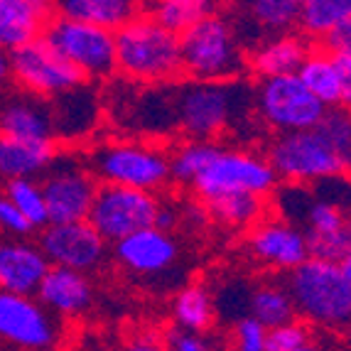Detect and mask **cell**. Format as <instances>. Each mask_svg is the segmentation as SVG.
Returning <instances> with one entry per match:
<instances>
[{
  "mask_svg": "<svg viewBox=\"0 0 351 351\" xmlns=\"http://www.w3.org/2000/svg\"><path fill=\"white\" fill-rule=\"evenodd\" d=\"M287 293L295 315L324 329H344L351 319V258H307L290 270Z\"/></svg>",
  "mask_w": 351,
  "mask_h": 351,
  "instance_id": "6da1fadb",
  "label": "cell"
},
{
  "mask_svg": "<svg viewBox=\"0 0 351 351\" xmlns=\"http://www.w3.org/2000/svg\"><path fill=\"white\" fill-rule=\"evenodd\" d=\"M116 71L138 84H172L182 76L180 35L141 12L113 32Z\"/></svg>",
  "mask_w": 351,
  "mask_h": 351,
  "instance_id": "7a4b0ae2",
  "label": "cell"
},
{
  "mask_svg": "<svg viewBox=\"0 0 351 351\" xmlns=\"http://www.w3.org/2000/svg\"><path fill=\"white\" fill-rule=\"evenodd\" d=\"M253 99L239 82H189L172 88L175 128L189 141H211L231 128L241 116V104Z\"/></svg>",
  "mask_w": 351,
  "mask_h": 351,
  "instance_id": "3957f363",
  "label": "cell"
},
{
  "mask_svg": "<svg viewBox=\"0 0 351 351\" xmlns=\"http://www.w3.org/2000/svg\"><path fill=\"white\" fill-rule=\"evenodd\" d=\"M180 52L182 74L192 82H228L246 69L236 29L217 12L182 32Z\"/></svg>",
  "mask_w": 351,
  "mask_h": 351,
  "instance_id": "277c9868",
  "label": "cell"
},
{
  "mask_svg": "<svg viewBox=\"0 0 351 351\" xmlns=\"http://www.w3.org/2000/svg\"><path fill=\"white\" fill-rule=\"evenodd\" d=\"M88 167L101 184H121L145 192H158L172 180L170 152L138 141L101 143L88 155Z\"/></svg>",
  "mask_w": 351,
  "mask_h": 351,
  "instance_id": "5b68a950",
  "label": "cell"
},
{
  "mask_svg": "<svg viewBox=\"0 0 351 351\" xmlns=\"http://www.w3.org/2000/svg\"><path fill=\"white\" fill-rule=\"evenodd\" d=\"M278 175L270 167L268 158L241 147L217 145L209 162L192 180L189 187L204 202L217 199L223 194H261L268 197L278 189Z\"/></svg>",
  "mask_w": 351,
  "mask_h": 351,
  "instance_id": "8992f818",
  "label": "cell"
},
{
  "mask_svg": "<svg viewBox=\"0 0 351 351\" xmlns=\"http://www.w3.org/2000/svg\"><path fill=\"white\" fill-rule=\"evenodd\" d=\"M268 162L278 180L287 184H315L334 175H346L349 160L334 150L319 128L280 133L270 143Z\"/></svg>",
  "mask_w": 351,
  "mask_h": 351,
  "instance_id": "52a82bcc",
  "label": "cell"
},
{
  "mask_svg": "<svg viewBox=\"0 0 351 351\" xmlns=\"http://www.w3.org/2000/svg\"><path fill=\"white\" fill-rule=\"evenodd\" d=\"M42 37L54 52L82 71L84 79H108L116 74V40L111 29L52 15Z\"/></svg>",
  "mask_w": 351,
  "mask_h": 351,
  "instance_id": "ba28073f",
  "label": "cell"
},
{
  "mask_svg": "<svg viewBox=\"0 0 351 351\" xmlns=\"http://www.w3.org/2000/svg\"><path fill=\"white\" fill-rule=\"evenodd\" d=\"M253 99L263 123L278 133L317 128V123L327 113V106L307 91L298 74L263 79Z\"/></svg>",
  "mask_w": 351,
  "mask_h": 351,
  "instance_id": "9c48e42d",
  "label": "cell"
},
{
  "mask_svg": "<svg viewBox=\"0 0 351 351\" xmlns=\"http://www.w3.org/2000/svg\"><path fill=\"white\" fill-rule=\"evenodd\" d=\"M158 206L160 199L155 192L121 184H99L86 221L99 231L106 243H116L133 231L152 226Z\"/></svg>",
  "mask_w": 351,
  "mask_h": 351,
  "instance_id": "30bf717a",
  "label": "cell"
},
{
  "mask_svg": "<svg viewBox=\"0 0 351 351\" xmlns=\"http://www.w3.org/2000/svg\"><path fill=\"white\" fill-rule=\"evenodd\" d=\"M8 64L15 86L42 99H54L86 82L82 71L69 64L59 52H54L42 35L8 52Z\"/></svg>",
  "mask_w": 351,
  "mask_h": 351,
  "instance_id": "8fae6325",
  "label": "cell"
},
{
  "mask_svg": "<svg viewBox=\"0 0 351 351\" xmlns=\"http://www.w3.org/2000/svg\"><path fill=\"white\" fill-rule=\"evenodd\" d=\"M42 175L45 177L40 184L47 204L49 223L82 221L88 217L99 180L84 160L57 152V158Z\"/></svg>",
  "mask_w": 351,
  "mask_h": 351,
  "instance_id": "7c38bea8",
  "label": "cell"
},
{
  "mask_svg": "<svg viewBox=\"0 0 351 351\" xmlns=\"http://www.w3.org/2000/svg\"><path fill=\"white\" fill-rule=\"evenodd\" d=\"M62 337L59 322L35 295L0 290V341L23 351H49Z\"/></svg>",
  "mask_w": 351,
  "mask_h": 351,
  "instance_id": "4fadbf2b",
  "label": "cell"
},
{
  "mask_svg": "<svg viewBox=\"0 0 351 351\" xmlns=\"http://www.w3.org/2000/svg\"><path fill=\"white\" fill-rule=\"evenodd\" d=\"M49 265L91 273L101 268L108 256V243L99 236L86 219L82 221H64V223H47L42 228L40 243Z\"/></svg>",
  "mask_w": 351,
  "mask_h": 351,
  "instance_id": "5bb4252c",
  "label": "cell"
},
{
  "mask_svg": "<svg viewBox=\"0 0 351 351\" xmlns=\"http://www.w3.org/2000/svg\"><path fill=\"white\" fill-rule=\"evenodd\" d=\"M248 251L261 265H268L273 270H287V273L310 258L302 228L280 217H263L258 223H253L248 234Z\"/></svg>",
  "mask_w": 351,
  "mask_h": 351,
  "instance_id": "9a60e30c",
  "label": "cell"
},
{
  "mask_svg": "<svg viewBox=\"0 0 351 351\" xmlns=\"http://www.w3.org/2000/svg\"><path fill=\"white\" fill-rule=\"evenodd\" d=\"M113 256L128 273L135 276H158L170 270L180 258V246L170 231L145 226L123 236L113 243Z\"/></svg>",
  "mask_w": 351,
  "mask_h": 351,
  "instance_id": "2e32d148",
  "label": "cell"
},
{
  "mask_svg": "<svg viewBox=\"0 0 351 351\" xmlns=\"http://www.w3.org/2000/svg\"><path fill=\"white\" fill-rule=\"evenodd\" d=\"M0 135L18 141H54L49 99L27 94L23 88L0 99Z\"/></svg>",
  "mask_w": 351,
  "mask_h": 351,
  "instance_id": "e0dca14e",
  "label": "cell"
},
{
  "mask_svg": "<svg viewBox=\"0 0 351 351\" xmlns=\"http://www.w3.org/2000/svg\"><path fill=\"white\" fill-rule=\"evenodd\" d=\"M49 261L42 248L27 239H0V290L35 295Z\"/></svg>",
  "mask_w": 351,
  "mask_h": 351,
  "instance_id": "ac0fdd59",
  "label": "cell"
},
{
  "mask_svg": "<svg viewBox=\"0 0 351 351\" xmlns=\"http://www.w3.org/2000/svg\"><path fill=\"white\" fill-rule=\"evenodd\" d=\"M35 298L54 317H79L94 302V287H91L86 273L62 268V265H49Z\"/></svg>",
  "mask_w": 351,
  "mask_h": 351,
  "instance_id": "d6986e66",
  "label": "cell"
},
{
  "mask_svg": "<svg viewBox=\"0 0 351 351\" xmlns=\"http://www.w3.org/2000/svg\"><path fill=\"white\" fill-rule=\"evenodd\" d=\"M54 141H79L99 123V99L86 82L49 99Z\"/></svg>",
  "mask_w": 351,
  "mask_h": 351,
  "instance_id": "ffe728a7",
  "label": "cell"
},
{
  "mask_svg": "<svg viewBox=\"0 0 351 351\" xmlns=\"http://www.w3.org/2000/svg\"><path fill=\"white\" fill-rule=\"evenodd\" d=\"M295 74L307 86V91L315 99L322 101L327 108H344V106H349L351 82H346L344 76L337 71L332 57L324 49H310Z\"/></svg>",
  "mask_w": 351,
  "mask_h": 351,
  "instance_id": "44dd1931",
  "label": "cell"
},
{
  "mask_svg": "<svg viewBox=\"0 0 351 351\" xmlns=\"http://www.w3.org/2000/svg\"><path fill=\"white\" fill-rule=\"evenodd\" d=\"M145 8V0H54V15L99 25L116 32Z\"/></svg>",
  "mask_w": 351,
  "mask_h": 351,
  "instance_id": "7402d4cb",
  "label": "cell"
},
{
  "mask_svg": "<svg viewBox=\"0 0 351 351\" xmlns=\"http://www.w3.org/2000/svg\"><path fill=\"white\" fill-rule=\"evenodd\" d=\"M57 158V141H18L0 135V177H37Z\"/></svg>",
  "mask_w": 351,
  "mask_h": 351,
  "instance_id": "603a6c76",
  "label": "cell"
},
{
  "mask_svg": "<svg viewBox=\"0 0 351 351\" xmlns=\"http://www.w3.org/2000/svg\"><path fill=\"white\" fill-rule=\"evenodd\" d=\"M310 52L307 40H300L298 35H276L268 42L258 45L246 59V64L251 71L261 79H270V76H282V74H295L302 64V59Z\"/></svg>",
  "mask_w": 351,
  "mask_h": 351,
  "instance_id": "cb8c5ba5",
  "label": "cell"
},
{
  "mask_svg": "<svg viewBox=\"0 0 351 351\" xmlns=\"http://www.w3.org/2000/svg\"><path fill=\"white\" fill-rule=\"evenodd\" d=\"M49 20L29 0H0V49L12 52L42 35Z\"/></svg>",
  "mask_w": 351,
  "mask_h": 351,
  "instance_id": "d4e9b609",
  "label": "cell"
},
{
  "mask_svg": "<svg viewBox=\"0 0 351 351\" xmlns=\"http://www.w3.org/2000/svg\"><path fill=\"white\" fill-rule=\"evenodd\" d=\"M172 317H175L177 329L199 334L209 332L217 319V302H214L211 290L202 282L182 287L172 302Z\"/></svg>",
  "mask_w": 351,
  "mask_h": 351,
  "instance_id": "484cf974",
  "label": "cell"
},
{
  "mask_svg": "<svg viewBox=\"0 0 351 351\" xmlns=\"http://www.w3.org/2000/svg\"><path fill=\"white\" fill-rule=\"evenodd\" d=\"M219 0H145L143 12L175 35H182L194 23L214 15Z\"/></svg>",
  "mask_w": 351,
  "mask_h": 351,
  "instance_id": "4316f807",
  "label": "cell"
},
{
  "mask_svg": "<svg viewBox=\"0 0 351 351\" xmlns=\"http://www.w3.org/2000/svg\"><path fill=\"white\" fill-rule=\"evenodd\" d=\"M204 204L214 221L223 223V226H231V228H248L265 217L268 197L239 192V194H223V197L209 199V202H204Z\"/></svg>",
  "mask_w": 351,
  "mask_h": 351,
  "instance_id": "83f0119b",
  "label": "cell"
},
{
  "mask_svg": "<svg viewBox=\"0 0 351 351\" xmlns=\"http://www.w3.org/2000/svg\"><path fill=\"white\" fill-rule=\"evenodd\" d=\"M248 317L261 322L265 329L278 327L282 322L295 319V304L285 285L278 282H263L248 293Z\"/></svg>",
  "mask_w": 351,
  "mask_h": 351,
  "instance_id": "f1b7e54d",
  "label": "cell"
},
{
  "mask_svg": "<svg viewBox=\"0 0 351 351\" xmlns=\"http://www.w3.org/2000/svg\"><path fill=\"white\" fill-rule=\"evenodd\" d=\"M243 8L261 32L276 37L298 27L302 0H243Z\"/></svg>",
  "mask_w": 351,
  "mask_h": 351,
  "instance_id": "f546056e",
  "label": "cell"
},
{
  "mask_svg": "<svg viewBox=\"0 0 351 351\" xmlns=\"http://www.w3.org/2000/svg\"><path fill=\"white\" fill-rule=\"evenodd\" d=\"M344 20H351V0H302L298 25L307 37L319 40Z\"/></svg>",
  "mask_w": 351,
  "mask_h": 351,
  "instance_id": "4dcf8cb0",
  "label": "cell"
},
{
  "mask_svg": "<svg viewBox=\"0 0 351 351\" xmlns=\"http://www.w3.org/2000/svg\"><path fill=\"white\" fill-rule=\"evenodd\" d=\"M12 204L18 206L20 214L27 219L32 228H45L49 223L47 204H45V194L42 184L35 177H18V180L5 182V192H3Z\"/></svg>",
  "mask_w": 351,
  "mask_h": 351,
  "instance_id": "1f68e13d",
  "label": "cell"
},
{
  "mask_svg": "<svg viewBox=\"0 0 351 351\" xmlns=\"http://www.w3.org/2000/svg\"><path fill=\"white\" fill-rule=\"evenodd\" d=\"M217 150V143L211 141H187L170 155V175L175 182L192 184V180L202 172L209 158Z\"/></svg>",
  "mask_w": 351,
  "mask_h": 351,
  "instance_id": "d6a6232c",
  "label": "cell"
},
{
  "mask_svg": "<svg viewBox=\"0 0 351 351\" xmlns=\"http://www.w3.org/2000/svg\"><path fill=\"white\" fill-rule=\"evenodd\" d=\"M317 128H319V133L332 143L334 150L351 162V121H349V113H346L344 108H327V113H324L322 121L317 123Z\"/></svg>",
  "mask_w": 351,
  "mask_h": 351,
  "instance_id": "836d02e7",
  "label": "cell"
},
{
  "mask_svg": "<svg viewBox=\"0 0 351 351\" xmlns=\"http://www.w3.org/2000/svg\"><path fill=\"white\" fill-rule=\"evenodd\" d=\"M304 341H310V327L298 319L282 322L265 332V351H295Z\"/></svg>",
  "mask_w": 351,
  "mask_h": 351,
  "instance_id": "e575fe53",
  "label": "cell"
},
{
  "mask_svg": "<svg viewBox=\"0 0 351 351\" xmlns=\"http://www.w3.org/2000/svg\"><path fill=\"white\" fill-rule=\"evenodd\" d=\"M265 332H268V329L261 322H256L253 317H241L234 327L231 349L234 351H265Z\"/></svg>",
  "mask_w": 351,
  "mask_h": 351,
  "instance_id": "d590c367",
  "label": "cell"
},
{
  "mask_svg": "<svg viewBox=\"0 0 351 351\" xmlns=\"http://www.w3.org/2000/svg\"><path fill=\"white\" fill-rule=\"evenodd\" d=\"M32 231L35 228L29 226L18 206L12 204L5 194H0V234L10 236V239H25Z\"/></svg>",
  "mask_w": 351,
  "mask_h": 351,
  "instance_id": "8d00e7d4",
  "label": "cell"
},
{
  "mask_svg": "<svg viewBox=\"0 0 351 351\" xmlns=\"http://www.w3.org/2000/svg\"><path fill=\"white\" fill-rule=\"evenodd\" d=\"M165 351H219L217 344L199 332H184V329H172L167 334Z\"/></svg>",
  "mask_w": 351,
  "mask_h": 351,
  "instance_id": "74e56055",
  "label": "cell"
},
{
  "mask_svg": "<svg viewBox=\"0 0 351 351\" xmlns=\"http://www.w3.org/2000/svg\"><path fill=\"white\" fill-rule=\"evenodd\" d=\"M322 47L324 52H341V49H351V20H344V23L334 25L332 29H327L322 37Z\"/></svg>",
  "mask_w": 351,
  "mask_h": 351,
  "instance_id": "f35d334b",
  "label": "cell"
},
{
  "mask_svg": "<svg viewBox=\"0 0 351 351\" xmlns=\"http://www.w3.org/2000/svg\"><path fill=\"white\" fill-rule=\"evenodd\" d=\"M177 223H180V209L172 204H162V202H160L158 214H155V223H152V226H158V228H162V231H170L172 234V228H175Z\"/></svg>",
  "mask_w": 351,
  "mask_h": 351,
  "instance_id": "ab89813d",
  "label": "cell"
},
{
  "mask_svg": "<svg viewBox=\"0 0 351 351\" xmlns=\"http://www.w3.org/2000/svg\"><path fill=\"white\" fill-rule=\"evenodd\" d=\"M206 219H209V211H206V204H202V199L199 202H187V204L180 209V221H189V223L202 226Z\"/></svg>",
  "mask_w": 351,
  "mask_h": 351,
  "instance_id": "60d3db41",
  "label": "cell"
},
{
  "mask_svg": "<svg viewBox=\"0 0 351 351\" xmlns=\"http://www.w3.org/2000/svg\"><path fill=\"white\" fill-rule=\"evenodd\" d=\"M121 351H165V344L158 339H150V337H143V339L130 341V344L123 346Z\"/></svg>",
  "mask_w": 351,
  "mask_h": 351,
  "instance_id": "b9f144b4",
  "label": "cell"
},
{
  "mask_svg": "<svg viewBox=\"0 0 351 351\" xmlns=\"http://www.w3.org/2000/svg\"><path fill=\"white\" fill-rule=\"evenodd\" d=\"M10 79V64H8V52L0 49V82H8Z\"/></svg>",
  "mask_w": 351,
  "mask_h": 351,
  "instance_id": "7bdbcfd3",
  "label": "cell"
},
{
  "mask_svg": "<svg viewBox=\"0 0 351 351\" xmlns=\"http://www.w3.org/2000/svg\"><path fill=\"white\" fill-rule=\"evenodd\" d=\"M295 351H327L324 346H319V344H315V341H304L302 346H298Z\"/></svg>",
  "mask_w": 351,
  "mask_h": 351,
  "instance_id": "ee69618b",
  "label": "cell"
},
{
  "mask_svg": "<svg viewBox=\"0 0 351 351\" xmlns=\"http://www.w3.org/2000/svg\"><path fill=\"white\" fill-rule=\"evenodd\" d=\"M3 94H5V82H0V99H3Z\"/></svg>",
  "mask_w": 351,
  "mask_h": 351,
  "instance_id": "f6af8a7d",
  "label": "cell"
}]
</instances>
